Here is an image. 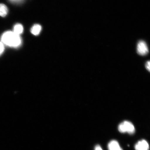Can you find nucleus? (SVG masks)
Wrapping results in <instances>:
<instances>
[{
    "instance_id": "obj_2",
    "label": "nucleus",
    "mask_w": 150,
    "mask_h": 150,
    "mask_svg": "<svg viewBox=\"0 0 150 150\" xmlns=\"http://www.w3.org/2000/svg\"><path fill=\"white\" fill-rule=\"evenodd\" d=\"M118 130L121 133L127 132L131 134H134L135 131L134 125L128 121H125L120 124L118 127Z\"/></svg>"
},
{
    "instance_id": "obj_6",
    "label": "nucleus",
    "mask_w": 150,
    "mask_h": 150,
    "mask_svg": "<svg viewBox=\"0 0 150 150\" xmlns=\"http://www.w3.org/2000/svg\"><path fill=\"white\" fill-rule=\"evenodd\" d=\"M42 27L39 24H35L32 27L31 31L32 33L35 35H37L39 34L42 30Z\"/></svg>"
},
{
    "instance_id": "obj_3",
    "label": "nucleus",
    "mask_w": 150,
    "mask_h": 150,
    "mask_svg": "<svg viewBox=\"0 0 150 150\" xmlns=\"http://www.w3.org/2000/svg\"><path fill=\"white\" fill-rule=\"evenodd\" d=\"M137 51L139 55L142 56L146 55L149 52L148 47L145 42L140 41L138 42L137 47Z\"/></svg>"
},
{
    "instance_id": "obj_1",
    "label": "nucleus",
    "mask_w": 150,
    "mask_h": 150,
    "mask_svg": "<svg viewBox=\"0 0 150 150\" xmlns=\"http://www.w3.org/2000/svg\"><path fill=\"white\" fill-rule=\"evenodd\" d=\"M1 39L4 45L13 47H18L22 44L21 38L13 31L6 32L2 35Z\"/></svg>"
},
{
    "instance_id": "obj_12",
    "label": "nucleus",
    "mask_w": 150,
    "mask_h": 150,
    "mask_svg": "<svg viewBox=\"0 0 150 150\" xmlns=\"http://www.w3.org/2000/svg\"><path fill=\"white\" fill-rule=\"evenodd\" d=\"M11 1L13 2H18L22 1V0H10Z\"/></svg>"
},
{
    "instance_id": "obj_5",
    "label": "nucleus",
    "mask_w": 150,
    "mask_h": 150,
    "mask_svg": "<svg viewBox=\"0 0 150 150\" xmlns=\"http://www.w3.org/2000/svg\"><path fill=\"white\" fill-rule=\"evenodd\" d=\"M108 150H123L120 146L119 142L115 140H112L108 144Z\"/></svg>"
},
{
    "instance_id": "obj_4",
    "label": "nucleus",
    "mask_w": 150,
    "mask_h": 150,
    "mask_svg": "<svg viewBox=\"0 0 150 150\" xmlns=\"http://www.w3.org/2000/svg\"><path fill=\"white\" fill-rule=\"evenodd\" d=\"M136 150H149V147L148 142L145 140L139 141L135 146Z\"/></svg>"
},
{
    "instance_id": "obj_8",
    "label": "nucleus",
    "mask_w": 150,
    "mask_h": 150,
    "mask_svg": "<svg viewBox=\"0 0 150 150\" xmlns=\"http://www.w3.org/2000/svg\"><path fill=\"white\" fill-rule=\"evenodd\" d=\"M8 12V9L5 5L0 4V16L5 17L6 16Z\"/></svg>"
},
{
    "instance_id": "obj_9",
    "label": "nucleus",
    "mask_w": 150,
    "mask_h": 150,
    "mask_svg": "<svg viewBox=\"0 0 150 150\" xmlns=\"http://www.w3.org/2000/svg\"><path fill=\"white\" fill-rule=\"evenodd\" d=\"M4 50V45L1 42H0V55L3 53Z\"/></svg>"
},
{
    "instance_id": "obj_11",
    "label": "nucleus",
    "mask_w": 150,
    "mask_h": 150,
    "mask_svg": "<svg viewBox=\"0 0 150 150\" xmlns=\"http://www.w3.org/2000/svg\"><path fill=\"white\" fill-rule=\"evenodd\" d=\"M95 150H103L102 148L99 145H97L95 146Z\"/></svg>"
},
{
    "instance_id": "obj_10",
    "label": "nucleus",
    "mask_w": 150,
    "mask_h": 150,
    "mask_svg": "<svg viewBox=\"0 0 150 150\" xmlns=\"http://www.w3.org/2000/svg\"><path fill=\"white\" fill-rule=\"evenodd\" d=\"M150 61H149L147 62V63L146 64V67L147 69V70L150 71Z\"/></svg>"
},
{
    "instance_id": "obj_7",
    "label": "nucleus",
    "mask_w": 150,
    "mask_h": 150,
    "mask_svg": "<svg viewBox=\"0 0 150 150\" xmlns=\"http://www.w3.org/2000/svg\"><path fill=\"white\" fill-rule=\"evenodd\" d=\"M23 26L20 24H17L14 26L13 32L16 34L20 35L23 33Z\"/></svg>"
}]
</instances>
